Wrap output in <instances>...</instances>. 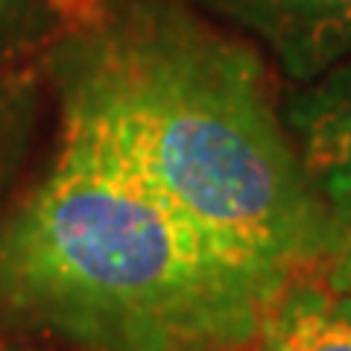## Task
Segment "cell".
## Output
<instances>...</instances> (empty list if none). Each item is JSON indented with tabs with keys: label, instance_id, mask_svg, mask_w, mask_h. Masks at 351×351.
<instances>
[{
	"label": "cell",
	"instance_id": "7",
	"mask_svg": "<svg viewBox=\"0 0 351 351\" xmlns=\"http://www.w3.org/2000/svg\"><path fill=\"white\" fill-rule=\"evenodd\" d=\"M64 27V0H0V68L36 64Z\"/></svg>",
	"mask_w": 351,
	"mask_h": 351
},
{
	"label": "cell",
	"instance_id": "3",
	"mask_svg": "<svg viewBox=\"0 0 351 351\" xmlns=\"http://www.w3.org/2000/svg\"><path fill=\"white\" fill-rule=\"evenodd\" d=\"M240 32L293 85L351 56V0H191Z\"/></svg>",
	"mask_w": 351,
	"mask_h": 351
},
{
	"label": "cell",
	"instance_id": "5",
	"mask_svg": "<svg viewBox=\"0 0 351 351\" xmlns=\"http://www.w3.org/2000/svg\"><path fill=\"white\" fill-rule=\"evenodd\" d=\"M255 351H351V293L293 278L263 311Z\"/></svg>",
	"mask_w": 351,
	"mask_h": 351
},
{
	"label": "cell",
	"instance_id": "8",
	"mask_svg": "<svg viewBox=\"0 0 351 351\" xmlns=\"http://www.w3.org/2000/svg\"><path fill=\"white\" fill-rule=\"evenodd\" d=\"M325 202L331 208V217H334L337 243H334V255L328 261L322 281L331 284L334 290L351 293V184L348 188L328 191Z\"/></svg>",
	"mask_w": 351,
	"mask_h": 351
},
{
	"label": "cell",
	"instance_id": "2",
	"mask_svg": "<svg viewBox=\"0 0 351 351\" xmlns=\"http://www.w3.org/2000/svg\"><path fill=\"white\" fill-rule=\"evenodd\" d=\"M281 284L62 149L0 214V346L255 351Z\"/></svg>",
	"mask_w": 351,
	"mask_h": 351
},
{
	"label": "cell",
	"instance_id": "4",
	"mask_svg": "<svg viewBox=\"0 0 351 351\" xmlns=\"http://www.w3.org/2000/svg\"><path fill=\"white\" fill-rule=\"evenodd\" d=\"M287 123L302 164L316 188L328 191L351 184V56L334 68L293 85L281 97Z\"/></svg>",
	"mask_w": 351,
	"mask_h": 351
},
{
	"label": "cell",
	"instance_id": "1",
	"mask_svg": "<svg viewBox=\"0 0 351 351\" xmlns=\"http://www.w3.org/2000/svg\"><path fill=\"white\" fill-rule=\"evenodd\" d=\"M36 64L56 149L149 193L281 287L325 278L331 208L249 38L191 0H64Z\"/></svg>",
	"mask_w": 351,
	"mask_h": 351
},
{
	"label": "cell",
	"instance_id": "6",
	"mask_svg": "<svg viewBox=\"0 0 351 351\" xmlns=\"http://www.w3.org/2000/svg\"><path fill=\"white\" fill-rule=\"evenodd\" d=\"M47 108L38 64L0 68V214L29 182Z\"/></svg>",
	"mask_w": 351,
	"mask_h": 351
},
{
	"label": "cell",
	"instance_id": "9",
	"mask_svg": "<svg viewBox=\"0 0 351 351\" xmlns=\"http://www.w3.org/2000/svg\"><path fill=\"white\" fill-rule=\"evenodd\" d=\"M0 351H18V348H3V346H0Z\"/></svg>",
	"mask_w": 351,
	"mask_h": 351
}]
</instances>
